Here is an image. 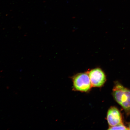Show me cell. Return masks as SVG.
I'll use <instances>...</instances> for the list:
<instances>
[{"mask_svg":"<svg viewBox=\"0 0 130 130\" xmlns=\"http://www.w3.org/2000/svg\"><path fill=\"white\" fill-rule=\"evenodd\" d=\"M113 95L116 101L122 107L126 112L130 113V90L117 83L114 87Z\"/></svg>","mask_w":130,"mask_h":130,"instance_id":"cell-1","label":"cell"},{"mask_svg":"<svg viewBox=\"0 0 130 130\" xmlns=\"http://www.w3.org/2000/svg\"><path fill=\"white\" fill-rule=\"evenodd\" d=\"M73 85L76 90L86 92L91 87L89 76L85 73H81L76 75L73 78Z\"/></svg>","mask_w":130,"mask_h":130,"instance_id":"cell-2","label":"cell"},{"mask_svg":"<svg viewBox=\"0 0 130 130\" xmlns=\"http://www.w3.org/2000/svg\"><path fill=\"white\" fill-rule=\"evenodd\" d=\"M89 76L92 86L100 87L105 84L106 80L105 73L100 68H96L89 71Z\"/></svg>","mask_w":130,"mask_h":130,"instance_id":"cell-3","label":"cell"},{"mask_svg":"<svg viewBox=\"0 0 130 130\" xmlns=\"http://www.w3.org/2000/svg\"><path fill=\"white\" fill-rule=\"evenodd\" d=\"M107 119L110 126H115L123 123L121 113L118 109L115 107H111L108 110Z\"/></svg>","mask_w":130,"mask_h":130,"instance_id":"cell-4","label":"cell"},{"mask_svg":"<svg viewBox=\"0 0 130 130\" xmlns=\"http://www.w3.org/2000/svg\"><path fill=\"white\" fill-rule=\"evenodd\" d=\"M109 129L110 130H127L129 129V128H127L126 126H125L123 123H121L117 125L113 126H110Z\"/></svg>","mask_w":130,"mask_h":130,"instance_id":"cell-5","label":"cell"},{"mask_svg":"<svg viewBox=\"0 0 130 130\" xmlns=\"http://www.w3.org/2000/svg\"><path fill=\"white\" fill-rule=\"evenodd\" d=\"M129 129H130V123L129 125Z\"/></svg>","mask_w":130,"mask_h":130,"instance_id":"cell-6","label":"cell"}]
</instances>
